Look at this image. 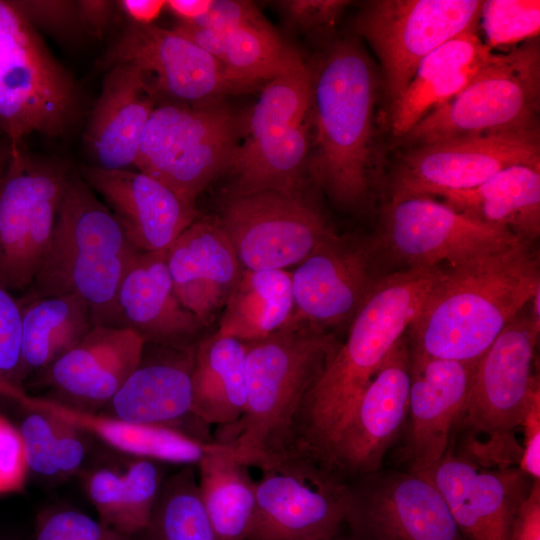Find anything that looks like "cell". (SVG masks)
Instances as JSON below:
<instances>
[{"mask_svg": "<svg viewBox=\"0 0 540 540\" xmlns=\"http://www.w3.org/2000/svg\"><path fill=\"white\" fill-rule=\"evenodd\" d=\"M440 267L385 274L351 320L300 407L289 455L324 465L338 430L390 352L405 336Z\"/></svg>", "mask_w": 540, "mask_h": 540, "instance_id": "cell-1", "label": "cell"}, {"mask_svg": "<svg viewBox=\"0 0 540 540\" xmlns=\"http://www.w3.org/2000/svg\"><path fill=\"white\" fill-rule=\"evenodd\" d=\"M539 289L538 254L525 240L462 265L441 267L407 330L409 349L442 359L477 360Z\"/></svg>", "mask_w": 540, "mask_h": 540, "instance_id": "cell-2", "label": "cell"}, {"mask_svg": "<svg viewBox=\"0 0 540 540\" xmlns=\"http://www.w3.org/2000/svg\"><path fill=\"white\" fill-rule=\"evenodd\" d=\"M245 344V411L218 428L214 441L261 470L289 455L302 402L340 342L325 330L288 323Z\"/></svg>", "mask_w": 540, "mask_h": 540, "instance_id": "cell-3", "label": "cell"}, {"mask_svg": "<svg viewBox=\"0 0 540 540\" xmlns=\"http://www.w3.org/2000/svg\"><path fill=\"white\" fill-rule=\"evenodd\" d=\"M377 76L354 39L335 42L311 71L315 136L307 166L338 204H359L369 188Z\"/></svg>", "mask_w": 540, "mask_h": 540, "instance_id": "cell-4", "label": "cell"}, {"mask_svg": "<svg viewBox=\"0 0 540 540\" xmlns=\"http://www.w3.org/2000/svg\"><path fill=\"white\" fill-rule=\"evenodd\" d=\"M111 210L71 172L42 265L22 298L75 293L94 326H119L117 294L138 253Z\"/></svg>", "mask_w": 540, "mask_h": 540, "instance_id": "cell-5", "label": "cell"}, {"mask_svg": "<svg viewBox=\"0 0 540 540\" xmlns=\"http://www.w3.org/2000/svg\"><path fill=\"white\" fill-rule=\"evenodd\" d=\"M80 113L72 75L12 1H0V135L14 146L32 133L60 137Z\"/></svg>", "mask_w": 540, "mask_h": 540, "instance_id": "cell-6", "label": "cell"}, {"mask_svg": "<svg viewBox=\"0 0 540 540\" xmlns=\"http://www.w3.org/2000/svg\"><path fill=\"white\" fill-rule=\"evenodd\" d=\"M540 50L531 39L496 54L456 96L422 118L404 137L417 145L502 133L538 131Z\"/></svg>", "mask_w": 540, "mask_h": 540, "instance_id": "cell-7", "label": "cell"}, {"mask_svg": "<svg viewBox=\"0 0 540 540\" xmlns=\"http://www.w3.org/2000/svg\"><path fill=\"white\" fill-rule=\"evenodd\" d=\"M0 181V286L26 291L50 244L71 172L66 164L34 159L22 144Z\"/></svg>", "mask_w": 540, "mask_h": 540, "instance_id": "cell-8", "label": "cell"}, {"mask_svg": "<svg viewBox=\"0 0 540 540\" xmlns=\"http://www.w3.org/2000/svg\"><path fill=\"white\" fill-rule=\"evenodd\" d=\"M374 238L403 269L454 267L523 240L429 196L391 198Z\"/></svg>", "mask_w": 540, "mask_h": 540, "instance_id": "cell-9", "label": "cell"}, {"mask_svg": "<svg viewBox=\"0 0 540 540\" xmlns=\"http://www.w3.org/2000/svg\"><path fill=\"white\" fill-rule=\"evenodd\" d=\"M483 1L377 0L355 21L376 53L392 103L407 88L420 62L448 40L476 31Z\"/></svg>", "mask_w": 540, "mask_h": 540, "instance_id": "cell-10", "label": "cell"}, {"mask_svg": "<svg viewBox=\"0 0 540 540\" xmlns=\"http://www.w3.org/2000/svg\"><path fill=\"white\" fill-rule=\"evenodd\" d=\"M261 472L247 540H325L341 533L347 482L338 475L299 455Z\"/></svg>", "mask_w": 540, "mask_h": 540, "instance_id": "cell-11", "label": "cell"}, {"mask_svg": "<svg viewBox=\"0 0 540 540\" xmlns=\"http://www.w3.org/2000/svg\"><path fill=\"white\" fill-rule=\"evenodd\" d=\"M217 222L245 270H284L336 234L299 192L231 195Z\"/></svg>", "mask_w": 540, "mask_h": 540, "instance_id": "cell-12", "label": "cell"}, {"mask_svg": "<svg viewBox=\"0 0 540 540\" xmlns=\"http://www.w3.org/2000/svg\"><path fill=\"white\" fill-rule=\"evenodd\" d=\"M353 540H465L427 474L382 471L347 482Z\"/></svg>", "mask_w": 540, "mask_h": 540, "instance_id": "cell-13", "label": "cell"}, {"mask_svg": "<svg viewBox=\"0 0 540 540\" xmlns=\"http://www.w3.org/2000/svg\"><path fill=\"white\" fill-rule=\"evenodd\" d=\"M540 328L528 304L508 323L476 360L470 392L460 426L488 441L515 443L533 398L540 394L532 366Z\"/></svg>", "mask_w": 540, "mask_h": 540, "instance_id": "cell-14", "label": "cell"}, {"mask_svg": "<svg viewBox=\"0 0 540 540\" xmlns=\"http://www.w3.org/2000/svg\"><path fill=\"white\" fill-rule=\"evenodd\" d=\"M128 64L146 76L155 95L200 104L252 90L191 41L155 25L131 23L108 46L99 67Z\"/></svg>", "mask_w": 540, "mask_h": 540, "instance_id": "cell-15", "label": "cell"}, {"mask_svg": "<svg viewBox=\"0 0 540 540\" xmlns=\"http://www.w3.org/2000/svg\"><path fill=\"white\" fill-rule=\"evenodd\" d=\"M310 100L311 70L300 58L264 86L230 167L265 182L299 175L308 159Z\"/></svg>", "mask_w": 540, "mask_h": 540, "instance_id": "cell-16", "label": "cell"}, {"mask_svg": "<svg viewBox=\"0 0 540 540\" xmlns=\"http://www.w3.org/2000/svg\"><path fill=\"white\" fill-rule=\"evenodd\" d=\"M520 163H540L538 131L467 136L417 145L399 164L391 198L469 190L498 171Z\"/></svg>", "mask_w": 540, "mask_h": 540, "instance_id": "cell-17", "label": "cell"}, {"mask_svg": "<svg viewBox=\"0 0 540 540\" xmlns=\"http://www.w3.org/2000/svg\"><path fill=\"white\" fill-rule=\"evenodd\" d=\"M409 393L410 351L405 335L338 430L324 466L345 482L381 470L408 417Z\"/></svg>", "mask_w": 540, "mask_h": 540, "instance_id": "cell-18", "label": "cell"}, {"mask_svg": "<svg viewBox=\"0 0 540 540\" xmlns=\"http://www.w3.org/2000/svg\"><path fill=\"white\" fill-rule=\"evenodd\" d=\"M380 256L375 238L335 234L320 244L291 274L294 310L288 323L325 330L352 320L385 275L376 266Z\"/></svg>", "mask_w": 540, "mask_h": 540, "instance_id": "cell-19", "label": "cell"}, {"mask_svg": "<svg viewBox=\"0 0 540 540\" xmlns=\"http://www.w3.org/2000/svg\"><path fill=\"white\" fill-rule=\"evenodd\" d=\"M145 342L124 327L94 326L72 349L28 383L38 384L63 406L100 411L139 365ZM25 385V387H26Z\"/></svg>", "mask_w": 540, "mask_h": 540, "instance_id": "cell-20", "label": "cell"}, {"mask_svg": "<svg viewBox=\"0 0 540 540\" xmlns=\"http://www.w3.org/2000/svg\"><path fill=\"white\" fill-rule=\"evenodd\" d=\"M427 475L465 540H508L533 482L518 467L483 468L451 449Z\"/></svg>", "mask_w": 540, "mask_h": 540, "instance_id": "cell-21", "label": "cell"}, {"mask_svg": "<svg viewBox=\"0 0 540 540\" xmlns=\"http://www.w3.org/2000/svg\"><path fill=\"white\" fill-rule=\"evenodd\" d=\"M410 471L429 474L451 449L476 364L410 350Z\"/></svg>", "mask_w": 540, "mask_h": 540, "instance_id": "cell-22", "label": "cell"}, {"mask_svg": "<svg viewBox=\"0 0 540 540\" xmlns=\"http://www.w3.org/2000/svg\"><path fill=\"white\" fill-rule=\"evenodd\" d=\"M80 175L103 197L130 243L141 252L168 250L198 218L193 203L143 172L87 165Z\"/></svg>", "mask_w": 540, "mask_h": 540, "instance_id": "cell-23", "label": "cell"}, {"mask_svg": "<svg viewBox=\"0 0 540 540\" xmlns=\"http://www.w3.org/2000/svg\"><path fill=\"white\" fill-rule=\"evenodd\" d=\"M193 349L172 348L152 359L143 352L139 365L98 412L131 423L176 429L203 441L195 428L213 442L208 425L192 411Z\"/></svg>", "mask_w": 540, "mask_h": 540, "instance_id": "cell-24", "label": "cell"}, {"mask_svg": "<svg viewBox=\"0 0 540 540\" xmlns=\"http://www.w3.org/2000/svg\"><path fill=\"white\" fill-rule=\"evenodd\" d=\"M117 306L119 326L136 332L145 344L192 349L188 341L202 326L175 293L167 250L138 253L119 286Z\"/></svg>", "mask_w": 540, "mask_h": 540, "instance_id": "cell-25", "label": "cell"}, {"mask_svg": "<svg viewBox=\"0 0 540 540\" xmlns=\"http://www.w3.org/2000/svg\"><path fill=\"white\" fill-rule=\"evenodd\" d=\"M167 264L181 304L206 325L224 306L242 271L217 220L196 219L167 250Z\"/></svg>", "mask_w": 540, "mask_h": 540, "instance_id": "cell-26", "label": "cell"}, {"mask_svg": "<svg viewBox=\"0 0 540 540\" xmlns=\"http://www.w3.org/2000/svg\"><path fill=\"white\" fill-rule=\"evenodd\" d=\"M155 100L139 68L123 64L107 70L84 137L93 165L106 170L134 166Z\"/></svg>", "mask_w": 540, "mask_h": 540, "instance_id": "cell-27", "label": "cell"}, {"mask_svg": "<svg viewBox=\"0 0 540 540\" xmlns=\"http://www.w3.org/2000/svg\"><path fill=\"white\" fill-rule=\"evenodd\" d=\"M241 119L222 99L155 106L143 131L134 166L162 181L173 168L202 152Z\"/></svg>", "mask_w": 540, "mask_h": 540, "instance_id": "cell-28", "label": "cell"}, {"mask_svg": "<svg viewBox=\"0 0 540 540\" xmlns=\"http://www.w3.org/2000/svg\"><path fill=\"white\" fill-rule=\"evenodd\" d=\"M495 55L476 31L462 33L428 54L392 103L393 135L404 137L428 113L461 92Z\"/></svg>", "mask_w": 540, "mask_h": 540, "instance_id": "cell-29", "label": "cell"}, {"mask_svg": "<svg viewBox=\"0 0 540 540\" xmlns=\"http://www.w3.org/2000/svg\"><path fill=\"white\" fill-rule=\"evenodd\" d=\"M13 401L49 411L86 435H92L107 446L135 458L196 466L219 445L168 427L131 423L101 412L75 410L47 398L29 396L26 392Z\"/></svg>", "mask_w": 540, "mask_h": 540, "instance_id": "cell-30", "label": "cell"}, {"mask_svg": "<svg viewBox=\"0 0 540 540\" xmlns=\"http://www.w3.org/2000/svg\"><path fill=\"white\" fill-rule=\"evenodd\" d=\"M447 205L534 242L540 233V163L508 166L469 190L442 193Z\"/></svg>", "mask_w": 540, "mask_h": 540, "instance_id": "cell-31", "label": "cell"}, {"mask_svg": "<svg viewBox=\"0 0 540 540\" xmlns=\"http://www.w3.org/2000/svg\"><path fill=\"white\" fill-rule=\"evenodd\" d=\"M246 344L216 333L193 349L192 411L206 425L226 427L246 407Z\"/></svg>", "mask_w": 540, "mask_h": 540, "instance_id": "cell-32", "label": "cell"}, {"mask_svg": "<svg viewBox=\"0 0 540 540\" xmlns=\"http://www.w3.org/2000/svg\"><path fill=\"white\" fill-rule=\"evenodd\" d=\"M22 312L21 374L32 377L78 344L94 327L91 310L78 294L18 300Z\"/></svg>", "mask_w": 540, "mask_h": 540, "instance_id": "cell-33", "label": "cell"}, {"mask_svg": "<svg viewBox=\"0 0 540 540\" xmlns=\"http://www.w3.org/2000/svg\"><path fill=\"white\" fill-rule=\"evenodd\" d=\"M158 463L132 457L124 468L99 467L89 472L84 487L98 519L125 536L138 537L149 522L164 480Z\"/></svg>", "mask_w": 540, "mask_h": 540, "instance_id": "cell-34", "label": "cell"}, {"mask_svg": "<svg viewBox=\"0 0 540 540\" xmlns=\"http://www.w3.org/2000/svg\"><path fill=\"white\" fill-rule=\"evenodd\" d=\"M216 334L253 342L282 329L294 302L291 273L286 270H245L229 294Z\"/></svg>", "mask_w": 540, "mask_h": 540, "instance_id": "cell-35", "label": "cell"}, {"mask_svg": "<svg viewBox=\"0 0 540 540\" xmlns=\"http://www.w3.org/2000/svg\"><path fill=\"white\" fill-rule=\"evenodd\" d=\"M198 489L218 540H247L256 504V481L227 444L196 465Z\"/></svg>", "mask_w": 540, "mask_h": 540, "instance_id": "cell-36", "label": "cell"}, {"mask_svg": "<svg viewBox=\"0 0 540 540\" xmlns=\"http://www.w3.org/2000/svg\"><path fill=\"white\" fill-rule=\"evenodd\" d=\"M24 410L17 425L29 474L63 479L75 474L87 454V436L63 418L41 408L18 403Z\"/></svg>", "mask_w": 540, "mask_h": 540, "instance_id": "cell-37", "label": "cell"}, {"mask_svg": "<svg viewBox=\"0 0 540 540\" xmlns=\"http://www.w3.org/2000/svg\"><path fill=\"white\" fill-rule=\"evenodd\" d=\"M194 465L164 478L149 522L135 540H218L202 503Z\"/></svg>", "mask_w": 540, "mask_h": 540, "instance_id": "cell-38", "label": "cell"}, {"mask_svg": "<svg viewBox=\"0 0 540 540\" xmlns=\"http://www.w3.org/2000/svg\"><path fill=\"white\" fill-rule=\"evenodd\" d=\"M301 57L259 18L224 34L221 64L236 80L255 89L293 66Z\"/></svg>", "mask_w": 540, "mask_h": 540, "instance_id": "cell-39", "label": "cell"}, {"mask_svg": "<svg viewBox=\"0 0 540 540\" xmlns=\"http://www.w3.org/2000/svg\"><path fill=\"white\" fill-rule=\"evenodd\" d=\"M479 22L491 50L535 39L540 31V1H483Z\"/></svg>", "mask_w": 540, "mask_h": 540, "instance_id": "cell-40", "label": "cell"}, {"mask_svg": "<svg viewBox=\"0 0 540 540\" xmlns=\"http://www.w3.org/2000/svg\"><path fill=\"white\" fill-rule=\"evenodd\" d=\"M22 312L17 299L0 286V396L25 392L21 374Z\"/></svg>", "mask_w": 540, "mask_h": 540, "instance_id": "cell-41", "label": "cell"}, {"mask_svg": "<svg viewBox=\"0 0 540 540\" xmlns=\"http://www.w3.org/2000/svg\"><path fill=\"white\" fill-rule=\"evenodd\" d=\"M33 540H135L99 519L71 508L52 509L37 516Z\"/></svg>", "mask_w": 540, "mask_h": 540, "instance_id": "cell-42", "label": "cell"}, {"mask_svg": "<svg viewBox=\"0 0 540 540\" xmlns=\"http://www.w3.org/2000/svg\"><path fill=\"white\" fill-rule=\"evenodd\" d=\"M12 3L35 29L41 27L62 39L75 38L84 31L76 1L25 0Z\"/></svg>", "mask_w": 540, "mask_h": 540, "instance_id": "cell-43", "label": "cell"}, {"mask_svg": "<svg viewBox=\"0 0 540 540\" xmlns=\"http://www.w3.org/2000/svg\"><path fill=\"white\" fill-rule=\"evenodd\" d=\"M28 475L25 448L18 427L0 413V495L19 492Z\"/></svg>", "mask_w": 540, "mask_h": 540, "instance_id": "cell-44", "label": "cell"}, {"mask_svg": "<svg viewBox=\"0 0 540 540\" xmlns=\"http://www.w3.org/2000/svg\"><path fill=\"white\" fill-rule=\"evenodd\" d=\"M350 4L344 0H284L276 2L287 22L312 31L333 26Z\"/></svg>", "mask_w": 540, "mask_h": 540, "instance_id": "cell-45", "label": "cell"}, {"mask_svg": "<svg viewBox=\"0 0 540 540\" xmlns=\"http://www.w3.org/2000/svg\"><path fill=\"white\" fill-rule=\"evenodd\" d=\"M261 18L255 5L241 0H212L208 11L194 24L225 34L243 24Z\"/></svg>", "mask_w": 540, "mask_h": 540, "instance_id": "cell-46", "label": "cell"}, {"mask_svg": "<svg viewBox=\"0 0 540 540\" xmlns=\"http://www.w3.org/2000/svg\"><path fill=\"white\" fill-rule=\"evenodd\" d=\"M521 427L524 441L518 468L532 480H540V394L531 401Z\"/></svg>", "mask_w": 540, "mask_h": 540, "instance_id": "cell-47", "label": "cell"}, {"mask_svg": "<svg viewBox=\"0 0 540 540\" xmlns=\"http://www.w3.org/2000/svg\"><path fill=\"white\" fill-rule=\"evenodd\" d=\"M508 540H540V480H533L515 515Z\"/></svg>", "mask_w": 540, "mask_h": 540, "instance_id": "cell-48", "label": "cell"}, {"mask_svg": "<svg viewBox=\"0 0 540 540\" xmlns=\"http://www.w3.org/2000/svg\"><path fill=\"white\" fill-rule=\"evenodd\" d=\"M84 31L100 38L111 21L116 2L104 0L76 1Z\"/></svg>", "mask_w": 540, "mask_h": 540, "instance_id": "cell-49", "label": "cell"}, {"mask_svg": "<svg viewBox=\"0 0 540 540\" xmlns=\"http://www.w3.org/2000/svg\"><path fill=\"white\" fill-rule=\"evenodd\" d=\"M173 30L221 63L224 34L194 23L181 22Z\"/></svg>", "mask_w": 540, "mask_h": 540, "instance_id": "cell-50", "label": "cell"}, {"mask_svg": "<svg viewBox=\"0 0 540 540\" xmlns=\"http://www.w3.org/2000/svg\"><path fill=\"white\" fill-rule=\"evenodd\" d=\"M132 23L150 25L166 6L163 0H122L117 2Z\"/></svg>", "mask_w": 540, "mask_h": 540, "instance_id": "cell-51", "label": "cell"}, {"mask_svg": "<svg viewBox=\"0 0 540 540\" xmlns=\"http://www.w3.org/2000/svg\"><path fill=\"white\" fill-rule=\"evenodd\" d=\"M212 4V0H169L166 6L183 23H194L203 16Z\"/></svg>", "mask_w": 540, "mask_h": 540, "instance_id": "cell-52", "label": "cell"}, {"mask_svg": "<svg viewBox=\"0 0 540 540\" xmlns=\"http://www.w3.org/2000/svg\"><path fill=\"white\" fill-rule=\"evenodd\" d=\"M13 154V146L10 141L0 136V181L5 176Z\"/></svg>", "mask_w": 540, "mask_h": 540, "instance_id": "cell-53", "label": "cell"}, {"mask_svg": "<svg viewBox=\"0 0 540 540\" xmlns=\"http://www.w3.org/2000/svg\"><path fill=\"white\" fill-rule=\"evenodd\" d=\"M325 540H353V539L349 536V534L346 536H343L342 533H339L338 535L329 539H325Z\"/></svg>", "mask_w": 540, "mask_h": 540, "instance_id": "cell-54", "label": "cell"}, {"mask_svg": "<svg viewBox=\"0 0 540 540\" xmlns=\"http://www.w3.org/2000/svg\"><path fill=\"white\" fill-rule=\"evenodd\" d=\"M0 540H21V539L16 536H11V535H0Z\"/></svg>", "mask_w": 540, "mask_h": 540, "instance_id": "cell-55", "label": "cell"}]
</instances>
